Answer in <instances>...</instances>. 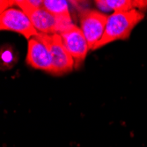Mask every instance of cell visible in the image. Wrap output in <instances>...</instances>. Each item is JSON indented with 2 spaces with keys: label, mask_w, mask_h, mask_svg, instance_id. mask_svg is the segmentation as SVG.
I'll list each match as a JSON object with an SVG mask.
<instances>
[{
  "label": "cell",
  "mask_w": 147,
  "mask_h": 147,
  "mask_svg": "<svg viewBox=\"0 0 147 147\" xmlns=\"http://www.w3.org/2000/svg\"><path fill=\"white\" fill-rule=\"evenodd\" d=\"M144 18V11L133 9L128 11H114L109 16L108 22L100 41L92 50H96L110 42L126 40L135 26Z\"/></svg>",
  "instance_id": "6da1fadb"
},
{
  "label": "cell",
  "mask_w": 147,
  "mask_h": 147,
  "mask_svg": "<svg viewBox=\"0 0 147 147\" xmlns=\"http://www.w3.org/2000/svg\"><path fill=\"white\" fill-rule=\"evenodd\" d=\"M36 37L47 46L53 62V75H63L71 72L75 67L71 55L65 48L60 34H45L39 33Z\"/></svg>",
  "instance_id": "7a4b0ae2"
},
{
  "label": "cell",
  "mask_w": 147,
  "mask_h": 147,
  "mask_svg": "<svg viewBox=\"0 0 147 147\" xmlns=\"http://www.w3.org/2000/svg\"><path fill=\"white\" fill-rule=\"evenodd\" d=\"M78 19L89 49L92 50L103 36L109 16L98 10L82 9L78 11Z\"/></svg>",
  "instance_id": "3957f363"
},
{
  "label": "cell",
  "mask_w": 147,
  "mask_h": 147,
  "mask_svg": "<svg viewBox=\"0 0 147 147\" xmlns=\"http://www.w3.org/2000/svg\"><path fill=\"white\" fill-rule=\"evenodd\" d=\"M26 15L35 29L45 34H60L73 24L71 16H57L43 7L35 8Z\"/></svg>",
  "instance_id": "277c9868"
},
{
  "label": "cell",
  "mask_w": 147,
  "mask_h": 147,
  "mask_svg": "<svg viewBox=\"0 0 147 147\" xmlns=\"http://www.w3.org/2000/svg\"><path fill=\"white\" fill-rule=\"evenodd\" d=\"M0 28L1 30L18 33L28 40L39 34L33 26L29 17L21 9L13 7H10L1 12Z\"/></svg>",
  "instance_id": "5b68a950"
},
{
  "label": "cell",
  "mask_w": 147,
  "mask_h": 147,
  "mask_svg": "<svg viewBox=\"0 0 147 147\" xmlns=\"http://www.w3.org/2000/svg\"><path fill=\"white\" fill-rule=\"evenodd\" d=\"M60 36L65 48L74 59L75 68H78L84 63L89 51V46L82 30L72 24L62 32Z\"/></svg>",
  "instance_id": "8992f818"
},
{
  "label": "cell",
  "mask_w": 147,
  "mask_h": 147,
  "mask_svg": "<svg viewBox=\"0 0 147 147\" xmlns=\"http://www.w3.org/2000/svg\"><path fill=\"white\" fill-rule=\"evenodd\" d=\"M26 63L36 70L53 74V62L47 46L36 36L28 40Z\"/></svg>",
  "instance_id": "52a82bcc"
},
{
  "label": "cell",
  "mask_w": 147,
  "mask_h": 147,
  "mask_svg": "<svg viewBox=\"0 0 147 147\" xmlns=\"http://www.w3.org/2000/svg\"><path fill=\"white\" fill-rule=\"evenodd\" d=\"M94 3L101 11H128L133 9L143 11L147 9V1L143 0H97Z\"/></svg>",
  "instance_id": "ba28073f"
},
{
  "label": "cell",
  "mask_w": 147,
  "mask_h": 147,
  "mask_svg": "<svg viewBox=\"0 0 147 147\" xmlns=\"http://www.w3.org/2000/svg\"><path fill=\"white\" fill-rule=\"evenodd\" d=\"M43 8L57 16H71L69 5L62 0H43Z\"/></svg>",
  "instance_id": "9c48e42d"
}]
</instances>
